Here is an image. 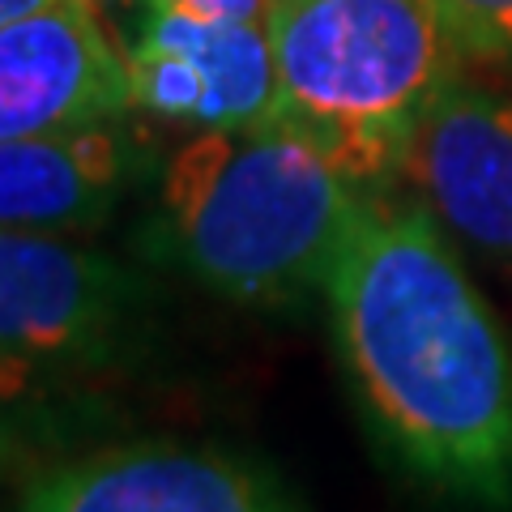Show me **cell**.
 Segmentation results:
<instances>
[{"label": "cell", "mask_w": 512, "mask_h": 512, "mask_svg": "<svg viewBox=\"0 0 512 512\" xmlns=\"http://www.w3.org/2000/svg\"><path fill=\"white\" fill-rule=\"evenodd\" d=\"M128 107V56L90 0H52L0 26V141L107 124Z\"/></svg>", "instance_id": "7"}, {"label": "cell", "mask_w": 512, "mask_h": 512, "mask_svg": "<svg viewBox=\"0 0 512 512\" xmlns=\"http://www.w3.org/2000/svg\"><path fill=\"white\" fill-rule=\"evenodd\" d=\"M274 120L350 184L402 175L427 107L457 77L461 47L436 0H269Z\"/></svg>", "instance_id": "3"}, {"label": "cell", "mask_w": 512, "mask_h": 512, "mask_svg": "<svg viewBox=\"0 0 512 512\" xmlns=\"http://www.w3.org/2000/svg\"><path fill=\"white\" fill-rule=\"evenodd\" d=\"M43 5H52V0H0V26L18 22V18H26V13L43 9Z\"/></svg>", "instance_id": "13"}, {"label": "cell", "mask_w": 512, "mask_h": 512, "mask_svg": "<svg viewBox=\"0 0 512 512\" xmlns=\"http://www.w3.org/2000/svg\"><path fill=\"white\" fill-rule=\"evenodd\" d=\"M60 380L64 376L0 350V470L35 457L39 448H52L64 436L56 406Z\"/></svg>", "instance_id": "10"}, {"label": "cell", "mask_w": 512, "mask_h": 512, "mask_svg": "<svg viewBox=\"0 0 512 512\" xmlns=\"http://www.w3.org/2000/svg\"><path fill=\"white\" fill-rule=\"evenodd\" d=\"M133 107L188 128H252L274 120L278 69L265 22H231L150 5L128 43Z\"/></svg>", "instance_id": "5"}, {"label": "cell", "mask_w": 512, "mask_h": 512, "mask_svg": "<svg viewBox=\"0 0 512 512\" xmlns=\"http://www.w3.org/2000/svg\"><path fill=\"white\" fill-rule=\"evenodd\" d=\"M466 56L512 64V0H436Z\"/></svg>", "instance_id": "11"}, {"label": "cell", "mask_w": 512, "mask_h": 512, "mask_svg": "<svg viewBox=\"0 0 512 512\" xmlns=\"http://www.w3.org/2000/svg\"><path fill=\"white\" fill-rule=\"evenodd\" d=\"M141 175V150L116 120L0 141V227L82 231L116 210Z\"/></svg>", "instance_id": "9"}, {"label": "cell", "mask_w": 512, "mask_h": 512, "mask_svg": "<svg viewBox=\"0 0 512 512\" xmlns=\"http://www.w3.org/2000/svg\"><path fill=\"white\" fill-rule=\"evenodd\" d=\"M146 308V282L52 231L0 227V350L69 376L120 363Z\"/></svg>", "instance_id": "4"}, {"label": "cell", "mask_w": 512, "mask_h": 512, "mask_svg": "<svg viewBox=\"0 0 512 512\" xmlns=\"http://www.w3.org/2000/svg\"><path fill=\"white\" fill-rule=\"evenodd\" d=\"M406 180L440 227L512 265V99L448 82L406 150Z\"/></svg>", "instance_id": "8"}, {"label": "cell", "mask_w": 512, "mask_h": 512, "mask_svg": "<svg viewBox=\"0 0 512 512\" xmlns=\"http://www.w3.org/2000/svg\"><path fill=\"white\" fill-rule=\"evenodd\" d=\"M325 295L384 448L440 495L512 504V346L436 214L359 201Z\"/></svg>", "instance_id": "1"}, {"label": "cell", "mask_w": 512, "mask_h": 512, "mask_svg": "<svg viewBox=\"0 0 512 512\" xmlns=\"http://www.w3.org/2000/svg\"><path fill=\"white\" fill-rule=\"evenodd\" d=\"M359 201L291 128H210L163 171V252L205 291L278 308L325 286Z\"/></svg>", "instance_id": "2"}, {"label": "cell", "mask_w": 512, "mask_h": 512, "mask_svg": "<svg viewBox=\"0 0 512 512\" xmlns=\"http://www.w3.org/2000/svg\"><path fill=\"white\" fill-rule=\"evenodd\" d=\"M150 5L205 13V18H231V22H265L269 0H150Z\"/></svg>", "instance_id": "12"}, {"label": "cell", "mask_w": 512, "mask_h": 512, "mask_svg": "<svg viewBox=\"0 0 512 512\" xmlns=\"http://www.w3.org/2000/svg\"><path fill=\"white\" fill-rule=\"evenodd\" d=\"M13 512H299L269 470L210 444L124 440L35 474Z\"/></svg>", "instance_id": "6"}]
</instances>
